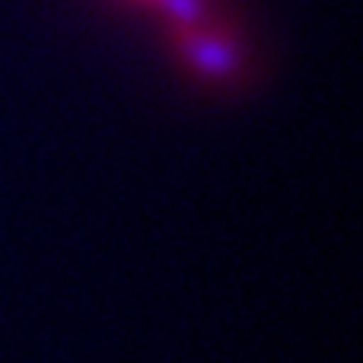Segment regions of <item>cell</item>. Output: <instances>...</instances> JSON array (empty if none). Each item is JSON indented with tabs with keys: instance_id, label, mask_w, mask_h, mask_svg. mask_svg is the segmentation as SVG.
I'll return each mask as SVG.
<instances>
[{
	"instance_id": "cell-1",
	"label": "cell",
	"mask_w": 363,
	"mask_h": 363,
	"mask_svg": "<svg viewBox=\"0 0 363 363\" xmlns=\"http://www.w3.org/2000/svg\"><path fill=\"white\" fill-rule=\"evenodd\" d=\"M185 51H188V61L198 70H204L207 77H226L236 67V55H233V48L223 38H213V35L188 38Z\"/></svg>"
},
{
	"instance_id": "cell-2",
	"label": "cell",
	"mask_w": 363,
	"mask_h": 363,
	"mask_svg": "<svg viewBox=\"0 0 363 363\" xmlns=\"http://www.w3.org/2000/svg\"><path fill=\"white\" fill-rule=\"evenodd\" d=\"M160 4H163V10L169 13L172 19H179V23H194V19H198V0H160Z\"/></svg>"
}]
</instances>
